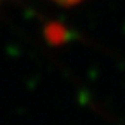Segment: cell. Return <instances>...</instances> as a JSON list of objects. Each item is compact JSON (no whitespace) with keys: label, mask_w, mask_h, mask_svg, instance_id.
Segmentation results:
<instances>
[{"label":"cell","mask_w":125,"mask_h":125,"mask_svg":"<svg viewBox=\"0 0 125 125\" xmlns=\"http://www.w3.org/2000/svg\"><path fill=\"white\" fill-rule=\"evenodd\" d=\"M47 35H48L50 39L56 41V42H60L65 36V29L62 27L60 24H50L47 27Z\"/></svg>","instance_id":"1"},{"label":"cell","mask_w":125,"mask_h":125,"mask_svg":"<svg viewBox=\"0 0 125 125\" xmlns=\"http://www.w3.org/2000/svg\"><path fill=\"white\" fill-rule=\"evenodd\" d=\"M54 2H57L60 5H74V3L80 2V0H54Z\"/></svg>","instance_id":"2"}]
</instances>
